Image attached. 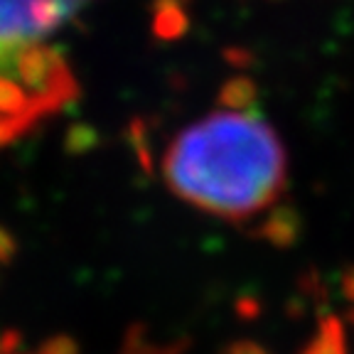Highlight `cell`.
<instances>
[{
	"mask_svg": "<svg viewBox=\"0 0 354 354\" xmlns=\"http://www.w3.org/2000/svg\"><path fill=\"white\" fill-rule=\"evenodd\" d=\"M162 177L207 214L243 221L281 199L288 160L271 123L229 106L185 128L162 155Z\"/></svg>",
	"mask_w": 354,
	"mask_h": 354,
	"instance_id": "6da1fadb",
	"label": "cell"
},
{
	"mask_svg": "<svg viewBox=\"0 0 354 354\" xmlns=\"http://www.w3.org/2000/svg\"><path fill=\"white\" fill-rule=\"evenodd\" d=\"M69 20L55 0H0V150L77 96L50 42Z\"/></svg>",
	"mask_w": 354,
	"mask_h": 354,
	"instance_id": "7a4b0ae2",
	"label": "cell"
},
{
	"mask_svg": "<svg viewBox=\"0 0 354 354\" xmlns=\"http://www.w3.org/2000/svg\"><path fill=\"white\" fill-rule=\"evenodd\" d=\"M303 354H347V342H344V327L337 317L322 320L320 330L313 337V342L303 349Z\"/></svg>",
	"mask_w": 354,
	"mask_h": 354,
	"instance_id": "3957f363",
	"label": "cell"
},
{
	"mask_svg": "<svg viewBox=\"0 0 354 354\" xmlns=\"http://www.w3.org/2000/svg\"><path fill=\"white\" fill-rule=\"evenodd\" d=\"M55 3L66 12V17H74L86 3H91V0H55Z\"/></svg>",
	"mask_w": 354,
	"mask_h": 354,
	"instance_id": "277c9868",
	"label": "cell"
},
{
	"mask_svg": "<svg viewBox=\"0 0 354 354\" xmlns=\"http://www.w3.org/2000/svg\"><path fill=\"white\" fill-rule=\"evenodd\" d=\"M342 290H344V295H347V300H352V303H354V268H349V271L344 273Z\"/></svg>",
	"mask_w": 354,
	"mask_h": 354,
	"instance_id": "5b68a950",
	"label": "cell"
},
{
	"mask_svg": "<svg viewBox=\"0 0 354 354\" xmlns=\"http://www.w3.org/2000/svg\"><path fill=\"white\" fill-rule=\"evenodd\" d=\"M232 354H266L263 349L261 347H256V344H236V347H234V352Z\"/></svg>",
	"mask_w": 354,
	"mask_h": 354,
	"instance_id": "8992f818",
	"label": "cell"
},
{
	"mask_svg": "<svg viewBox=\"0 0 354 354\" xmlns=\"http://www.w3.org/2000/svg\"><path fill=\"white\" fill-rule=\"evenodd\" d=\"M349 315H352V325H354V310H352V313H349Z\"/></svg>",
	"mask_w": 354,
	"mask_h": 354,
	"instance_id": "52a82bcc",
	"label": "cell"
}]
</instances>
